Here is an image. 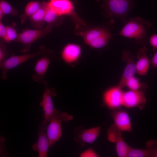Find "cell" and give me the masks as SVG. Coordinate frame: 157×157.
Instances as JSON below:
<instances>
[{"label": "cell", "instance_id": "cell-8", "mask_svg": "<svg viewBox=\"0 0 157 157\" xmlns=\"http://www.w3.org/2000/svg\"><path fill=\"white\" fill-rule=\"evenodd\" d=\"M101 126L86 129L82 126L76 127L74 130V140L83 146L86 144H91L97 139L100 133Z\"/></svg>", "mask_w": 157, "mask_h": 157}, {"label": "cell", "instance_id": "cell-33", "mask_svg": "<svg viewBox=\"0 0 157 157\" xmlns=\"http://www.w3.org/2000/svg\"><path fill=\"white\" fill-rule=\"evenodd\" d=\"M6 32V27L2 23L0 22V37L3 39L5 36Z\"/></svg>", "mask_w": 157, "mask_h": 157}, {"label": "cell", "instance_id": "cell-28", "mask_svg": "<svg viewBox=\"0 0 157 157\" xmlns=\"http://www.w3.org/2000/svg\"><path fill=\"white\" fill-rule=\"evenodd\" d=\"M80 157H98L99 155L92 148H90L81 152Z\"/></svg>", "mask_w": 157, "mask_h": 157}, {"label": "cell", "instance_id": "cell-6", "mask_svg": "<svg viewBox=\"0 0 157 157\" xmlns=\"http://www.w3.org/2000/svg\"><path fill=\"white\" fill-rule=\"evenodd\" d=\"M49 6L59 16L68 15L76 22V26L83 24L84 22L76 13L72 2L70 0H50L48 2Z\"/></svg>", "mask_w": 157, "mask_h": 157}, {"label": "cell", "instance_id": "cell-19", "mask_svg": "<svg viewBox=\"0 0 157 157\" xmlns=\"http://www.w3.org/2000/svg\"><path fill=\"white\" fill-rule=\"evenodd\" d=\"M110 32L107 28H96L85 31H81L79 34L83 37L86 44L97 38Z\"/></svg>", "mask_w": 157, "mask_h": 157}, {"label": "cell", "instance_id": "cell-21", "mask_svg": "<svg viewBox=\"0 0 157 157\" xmlns=\"http://www.w3.org/2000/svg\"><path fill=\"white\" fill-rule=\"evenodd\" d=\"M111 38V34L109 32L88 42L87 44L93 48H101L107 45Z\"/></svg>", "mask_w": 157, "mask_h": 157}, {"label": "cell", "instance_id": "cell-10", "mask_svg": "<svg viewBox=\"0 0 157 157\" xmlns=\"http://www.w3.org/2000/svg\"><path fill=\"white\" fill-rule=\"evenodd\" d=\"M147 99L144 90H129L124 91L122 106L127 108L138 107L142 109L146 105Z\"/></svg>", "mask_w": 157, "mask_h": 157}, {"label": "cell", "instance_id": "cell-7", "mask_svg": "<svg viewBox=\"0 0 157 157\" xmlns=\"http://www.w3.org/2000/svg\"><path fill=\"white\" fill-rule=\"evenodd\" d=\"M123 92L117 86L107 89L102 94L103 105L111 111L120 109L123 106Z\"/></svg>", "mask_w": 157, "mask_h": 157}, {"label": "cell", "instance_id": "cell-18", "mask_svg": "<svg viewBox=\"0 0 157 157\" xmlns=\"http://www.w3.org/2000/svg\"><path fill=\"white\" fill-rule=\"evenodd\" d=\"M48 3L43 1L40 8L29 17L31 24L37 28H42L41 26L44 22V18Z\"/></svg>", "mask_w": 157, "mask_h": 157}, {"label": "cell", "instance_id": "cell-11", "mask_svg": "<svg viewBox=\"0 0 157 157\" xmlns=\"http://www.w3.org/2000/svg\"><path fill=\"white\" fill-rule=\"evenodd\" d=\"M122 58L126 62L125 67L120 79L117 85L120 89L125 87L126 81L134 76L136 73L135 63L133 57L130 51L128 49H124L122 53Z\"/></svg>", "mask_w": 157, "mask_h": 157}, {"label": "cell", "instance_id": "cell-2", "mask_svg": "<svg viewBox=\"0 0 157 157\" xmlns=\"http://www.w3.org/2000/svg\"><path fill=\"white\" fill-rule=\"evenodd\" d=\"M102 8L106 15L120 19L124 24L129 12L135 6L133 0H103Z\"/></svg>", "mask_w": 157, "mask_h": 157}, {"label": "cell", "instance_id": "cell-16", "mask_svg": "<svg viewBox=\"0 0 157 157\" xmlns=\"http://www.w3.org/2000/svg\"><path fill=\"white\" fill-rule=\"evenodd\" d=\"M138 60L135 63L136 73L141 76L146 75L149 69L151 60L147 54L145 46L140 49L137 52Z\"/></svg>", "mask_w": 157, "mask_h": 157}, {"label": "cell", "instance_id": "cell-14", "mask_svg": "<svg viewBox=\"0 0 157 157\" xmlns=\"http://www.w3.org/2000/svg\"><path fill=\"white\" fill-rule=\"evenodd\" d=\"M110 115L113 121V124L120 131L127 132L132 131L131 122L127 111L121 109L111 111Z\"/></svg>", "mask_w": 157, "mask_h": 157}, {"label": "cell", "instance_id": "cell-30", "mask_svg": "<svg viewBox=\"0 0 157 157\" xmlns=\"http://www.w3.org/2000/svg\"><path fill=\"white\" fill-rule=\"evenodd\" d=\"M5 139L2 136L0 138V157H7L8 154L4 144Z\"/></svg>", "mask_w": 157, "mask_h": 157}, {"label": "cell", "instance_id": "cell-26", "mask_svg": "<svg viewBox=\"0 0 157 157\" xmlns=\"http://www.w3.org/2000/svg\"><path fill=\"white\" fill-rule=\"evenodd\" d=\"M121 132L114 124H112L107 130L108 140L110 142L115 143L117 137Z\"/></svg>", "mask_w": 157, "mask_h": 157}, {"label": "cell", "instance_id": "cell-22", "mask_svg": "<svg viewBox=\"0 0 157 157\" xmlns=\"http://www.w3.org/2000/svg\"><path fill=\"white\" fill-rule=\"evenodd\" d=\"M41 3L37 1H31L26 5L24 14L21 17L22 23L24 22L26 18L30 17L35 13L41 7Z\"/></svg>", "mask_w": 157, "mask_h": 157}, {"label": "cell", "instance_id": "cell-5", "mask_svg": "<svg viewBox=\"0 0 157 157\" xmlns=\"http://www.w3.org/2000/svg\"><path fill=\"white\" fill-rule=\"evenodd\" d=\"M47 50L44 45H41L40 46L39 50L33 53L18 55H12L6 60L0 63L1 79L3 81L6 80L7 78V74L9 71L31 59L42 55Z\"/></svg>", "mask_w": 157, "mask_h": 157}, {"label": "cell", "instance_id": "cell-34", "mask_svg": "<svg viewBox=\"0 0 157 157\" xmlns=\"http://www.w3.org/2000/svg\"><path fill=\"white\" fill-rule=\"evenodd\" d=\"M154 157H157V149L155 151L154 154Z\"/></svg>", "mask_w": 157, "mask_h": 157}, {"label": "cell", "instance_id": "cell-25", "mask_svg": "<svg viewBox=\"0 0 157 157\" xmlns=\"http://www.w3.org/2000/svg\"><path fill=\"white\" fill-rule=\"evenodd\" d=\"M0 11L3 14H10L16 16L18 12L7 1L4 0H1L0 1Z\"/></svg>", "mask_w": 157, "mask_h": 157}, {"label": "cell", "instance_id": "cell-20", "mask_svg": "<svg viewBox=\"0 0 157 157\" xmlns=\"http://www.w3.org/2000/svg\"><path fill=\"white\" fill-rule=\"evenodd\" d=\"M115 143L117 156L119 157H127L131 147L124 141L122 137V133L118 136Z\"/></svg>", "mask_w": 157, "mask_h": 157}, {"label": "cell", "instance_id": "cell-31", "mask_svg": "<svg viewBox=\"0 0 157 157\" xmlns=\"http://www.w3.org/2000/svg\"><path fill=\"white\" fill-rule=\"evenodd\" d=\"M149 44L154 49H157V33L152 35L149 38Z\"/></svg>", "mask_w": 157, "mask_h": 157}, {"label": "cell", "instance_id": "cell-12", "mask_svg": "<svg viewBox=\"0 0 157 157\" xmlns=\"http://www.w3.org/2000/svg\"><path fill=\"white\" fill-rule=\"evenodd\" d=\"M51 52L47 50L42 56L38 60L34 67L35 72L32 75L31 78L34 81L39 83H42L46 72L51 61Z\"/></svg>", "mask_w": 157, "mask_h": 157}, {"label": "cell", "instance_id": "cell-3", "mask_svg": "<svg viewBox=\"0 0 157 157\" xmlns=\"http://www.w3.org/2000/svg\"><path fill=\"white\" fill-rule=\"evenodd\" d=\"M73 115L66 112H62L55 108L47 126V133L50 147H52L61 138L62 134V124L73 119Z\"/></svg>", "mask_w": 157, "mask_h": 157}, {"label": "cell", "instance_id": "cell-15", "mask_svg": "<svg viewBox=\"0 0 157 157\" xmlns=\"http://www.w3.org/2000/svg\"><path fill=\"white\" fill-rule=\"evenodd\" d=\"M81 53V47L76 44L69 43L64 46L61 54L62 59L66 63L71 64L76 62Z\"/></svg>", "mask_w": 157, "mask_h": 157}, {"label": "cell", "instance_id": "cell-32", "mask_svg": "<svg viewBox=\"0 0 157 157\" xmlns=\"http://www.w3.org/2000/svg\"><path fill=\"white\" fill-rule=\"evenodd\" d=\"M151 64L153 68L157 67V51L154 54L151 60Z\"/></svg>", "mask_w": 157, "mask_h": 157}, {"label": "cell", "instance_id": "cell-24", "mask_svg": "<svg viewBox=\"0 0 157 157\" xmlns=\"http://www.w3.org/2000/svg\"><path fill=\"white\" fill-rule=\"evenodd\" d=\"M48 3V2H47ZM59 16L49 6L48 3L46 9L44 21L49 24H52L54 26V23Z\"/></svg>", "mask_w": 157, "mask_h": 157}, {"label": "cell", "instance_id": "cell-4", "mask_svg": "<svg viewBox=\"0 0 157 157\" xmlns=\"http://www.w3.org/2000/svg\"><path fill=\"white\" fill-rule=\"evenodd\" d=\"M54 26L48 24L43 28L35 29H25L18 35L15 41L22 45L21 50L22 52H28L33 44L38 40L43 38L51 31Z\"/></svg>", "mask_w": 157, "mask_h": 157}, {"label": "cell", "instance_id": "cell-17", "mask_svg": "<svg viewBox=\"0 0 157 157\" xmlns=\"http://www.w3.org/2000/svg\"><path fill=\"white\" fill-rule=\"evenodd\" d=\"M146 149H140L131 147L127 157H154L157 148V141L151 140L146 143Z\"/></svg>", "mask_w": 157, "mask_h": 157}, {"label": "cell", "instance_id": "cell-23", "mask_svg": "<svg viewBox=\"0 0 157 157\" xmlns=\"http://www.w3.org/2000/svg\"><path fill=\"white\" fill-rule=\"evenodd\" d=\"M125 87L131 90H144L147 88V85L145 83L141 82L138 78L133 76L126 81Z\"/></svg>", "mask_w": 157, "mask_h": 157}, {"label": "cell", "instance_id": "cell-1", "mask_svg": "<svg viewBox=\"0 0 157 157\" xmlns=\"http://www.w3.org/2000/svg\"><path fill=\"white\" fill-rule=\"evenodd\" d=\"M152 25L150 21L144 20L140 17L130 18L118 34L134 39L136 44L145 46L147 39V31Z\"/></svg>", "mask_w": 157, "mask_h": 157}, {"label": "cell", "instance_id": "cell-27", "mask_svg": "<svg viewBox=\"0 0 157 157\" xmlns=\"http://www.w3.org/2000/svg\"><path fill=\"white\" fill-rule=\"evenodd\" d=\"M6 34L3 38V40L7 42L16 40L18 36L15 29L11 26H6Z\"/></svg>", "mask_w": 157, "mask_h": 157}, {"label": "cell", "instance_id": "cell-13", "mask_svg": "<svg viewBox=\"0 0 157 157\" xmlns=\"http://www.w3.org/2000/svg\"><path fill=\"white\" fill-rule=\"evenodd\" d=\"M42 83L44 86V90L39 105L42 108L44 113L43 119L48 122L55 108L53 107L52 96L55 95V93L52 89L50 88L46 80H44Z\"/></svg>", "mask_w": 157, "mask_h": 157}, {"label": "cell", "instance_id": "cell-29", "mask_svg": "<svg viewBox=\"0 0 157 157\" xmlns=\"http://www.w3.org/2000/svg\"><path fill=\"white\" fill-rule=\"evenodd\" d=\"M9 52L5 45L0 44V63H1L8 58Z\"/></svg>", "mask_w": 157, "mask_h": 157}, {"label": "cell", "instance_id": "cell-9", "mask_svg": "<svg viewBox=\"0 0 157 157\" xmlns=\"http://www.w3.org/2000/svg\"><path fill=\"white\" fill-rule=\"evenodd\" d=\"M48 122L43 119L39 125L38 140L32 146L33 149L38 153L39 157H47L49 141L47 133V124Z\"/></svg>", "mask_w": 157, "mask_h": 157}]
</instances>
